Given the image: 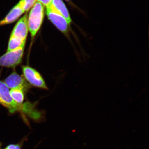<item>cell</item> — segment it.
Returning <instances> with one entry per match:
<instances>
[{
    "label": "cell",
    "instance_id": "6da1fadb",
    "mask_svg": "<svg viewBox=\"0 0 149 149\" xmlns=\"http://www.w3.org/2000/svg\"><path fill=\"white\" fill-rule=\"evenodd\" d=\"M9 88L4 82L0 80V104L6 107L11 113L20 112L34 119H39L40 113L35 110L29 103H17L10 95Z\"/></svg>",
    "mask_w": 149,
    "mask_h": 149
},
{
    "label": "cell",
    "instance_id": "7a4b0ae2",
    "mask_svg": "<svg viewBox=\"0 0 149 149\" xmlns=\"http://www.w3.org/2000/svg\"><path fill=\"white\" fill-rule=\"evenodd\" d=\"M46 13L49 19L58 29L69 40L73 47L77 58L80 57L79 53L71 40L69 33V25L66 19L58 13L54 7L51 3L46 6Z\"/></svg>",
    "mask_w": 149,
    "mask_h": 149
},
{
    "label": "cell",
    "instance_id": "3957f363",
    "mask_svg": "<svg viewBox=\"0 0 149 149\" xmlns=\"http://www.w3.org/2000/svg\"><path fill=\"white\" fill-rule=\"evenodd\" d=\"M44 17V6L37 1L31 9L27 18L28 29L32 40L40 30Z\"/></svg>",
    "mask_w": 149,
    "mask_h": 149
},
{
    "label": "cell",
    "instance_id": "277c9868",
    "mask_svg": "<svg viewBox=\"0 0 149 149\" xmlns=\"http://www.w3.org/2000/svg\"><path fill=\"white\" fill-rule=\"evenodd\" d=\"M25 44L0 57V66L15 68L20 64L23 58Z\"/></svg>",
    "mask_w": 149,
    "mask_h": 149
},
{
    "label": "cell",
    "instance_id": "5b68a950",
    "mask_svg": "<svg viewBox=\"0 0 149 149\" xmlns=\"http://www.w3.org/2000/svg\"><path fill=\"white\" fill-rule=\"evenodd\" d=\"M22 71L25 80L29 84L37 88L48 90L45 82L41 74L37 70L28 66L22 67Z\"/></svg>",
    "mask_w": 149,
    "mask_h": 149
},
{
    "label": "cell",
    "instance_id": "8992f818",
    "mask_svg": "<svg viewBox=\"0 0 149 149\" xmlns=\"http://www.w3.org/2000/svg\"><path fill=\"white\" fill-rule=\"evenodd\" d=\"M27 18L28 15L26 13L17 22L11 32L10 37L22 43L26 42L29 31Z\"/></svg>",
    "mask_w": 149,
    "mask_h": 149
},
{
    "label": "cell",
    "instance_id": "52a82bcc",
    "mask_svg": "<svg viewBox=\"0 0 149 149\" xmlns=\"http://www.w3.org/2000/svg\"><path fill=\"white\" fill-rule=\"evenodd\" d=\"M4 82L9 89H19L24 92H27L30 87L27 80L15 72L6 78Z\"/></svg>",
    "mask_w": 149,
    "mask_h": 149
},
{
    "label": "cell",
    "instance_id": "ba28073f",
    "mask_svg": "<svg viewBox=\"0 0 149 149\" xmlns=\"http://www.w3.org/2000/svg\"><path fill=\"white\" fill-rule=\"evenodd\" d=\"M23 13H24V12L18 3L17 5L15 6L11 10L4 19L0 21V26L10 24L14 22Z\"/></svg>",
    "mask_w": 149,
    "mask_h": 149
},
{
    "label": "cell",
    "instance_id": "9c48e42d",
    "mask_svg": "<svg viewBox=\"0 0 149 149\" xmlns=\"http://www.w3.org/2000/svg\"><path fill=\"white\" fill-rule=\"evenodd\" d=\"M51 4L53 6L56 10L62 15L70 25L72 20L70 15L69 12L62 0H52Z\"/></svg>",
    "mask_w": 149,
    "mask_h": 149
},
{
    "label": "cell",
    "instance_id": "30bf717a",
    "mask_svg": "<svg viewBox=\"0 0 149 149\" xmlns=\"http://www.w3.org/2000/svg\"><path fill=\"white\" fill-rule=\"evenodd\" d=\"M10 95L17 103L22 104L24 100V92L19 89H11Z\"/></svg>",
    "mask_w": 149,
    "mask_h": 149
},
{
    "label": "cell",
    "instance_id": "8fae6325",
    "mask_svg": "<svg viewBox=\"0 0 149 149\" xmlns=\"http://www.w3.org/2000/svg\"><path fill=\"white\" fill-rule=\"evenodd\" d=\"M37 1V0H20L19 4L24 13L28 11L32 8Z\"/></svg>",
    "mask_w": 149,
    "mask_h": 149
},
{
    "label": "cell",
    "instance_id": "7c38bea8",
    "mask_svg": "<svg viewBox=\"0 0 149 149\" xmlns=\"http://www.w3.org/2000/svg\"><path fill=\"white\" fill-rule=\"evenodd\" d=\"M4 149H21V148L19 144H10Z\"/></svg>",
    "mask_w": 149,
    "mask_h": 149
},
{
    "label": "cell",
    "instance_id": "4fadbf2b",
    "mask_svg": "<svg viewBox=\"0 0 149 149\" xmlns=\"http://www.w3.org/2000/svg\"><path fill=\"white\" fill-rule=\"evenodd\" d=\"M37 1L41 3L43 6L46 7L51 3L52 0H37Z\"/></svg>",
    "mask_w": 149,
    "mask_h": 149
},
{
    "label": "cell",
    "instance_id": "5bb4252c",
    "mask_svg": "<svg viewBox=\"0 0 149 149\" xmlns=\"http://www.w3.org/2000/svg\"><path fill=\"white\" fill-rule=\"evenodd\" d=\"M0 149H3L2 148L1 146V144L0 143Z\"/></svg>",
    "mask_w": 149,
    "mask_h": 149
},
{
    "label": "cell",
    "instance_id": "9a60e30c",
    "mask_svg": "<svg viewBox=\"0 0 149 149\" xmlns=\"http://www.w3.org/2000/svg\"><path fill=\"white\" fill-rule=\"evenodd\" d=\"M66 1H70V0H66Z\"/></svg>",
    "mask_w": 149,
    "mask_h": 149
}]
</instances>
